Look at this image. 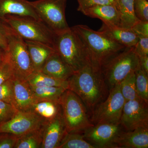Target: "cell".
<instances>
[{
	"instance_id": "obj_37",
	"label": "cell",
	"mask_w": 148,
	"mask_h": 148,
	"mask_svg": "<svg viewBox=\"0 0 148 148\" xmlns=\"http://www.w3.org/2000/svg\"><path fill=\"white\" fill-rule=\"evenodd\" d=\"M132 29L138 37H148V21H139L133 26Z\"/></svg>"
},
{
	"instance_id": "obj_6",
	"label": "cell",
	"mask_w": 148,
	"mask_h": 148,
	"mask_svg": "<svg viewBox=\"0 0 148 148\" xmlns=\"http://www.w3.org/2000/svg\"><path fill=\"white\" fill-rule=\"evenodd\" d=\"M1 21L25 40L44 43L54 48L55 34L42 21L13 15H6Z\"/></svg>"
},
{
	"instance_id": "obj_20",
	"label": "cell",
	"mask_w": 148,
	"mask_h": 148,
	"mask_svg": "<svg viewBox=\"0 0 148 148\" xmlns=\"http://www.w3.org/2000/svg\"><path fill=\"white\" fill-rule=\"evenodd\" d=\"M24 40L35 71H40L47 58L55 52V49L44 43Z\"/></svg>"
},
{
	"instance_id": "obj_35",
	"label": "cell",
	"mask_w": 148,
	"mask_h": 148,
	"mask_svg": "<svg viewBox=\"0 0 148 148\" xmlns=\"http://www.w3.org/2000/svg\"><path fill=\"white\" fill-rule=\"evenodd\" d=\"M139 40L134 47L135 53L140 56H148V37L138 36Z\"/></svg>"
},
{
	"instance_id": "obj_40",
	"label": "cell",
	"mask_w": 148,
	"mask_h": 148,
	"mask_svg": "<svg viewBox=\"0 0 148 148\" xmlns=\"http://www.w3.org/2000/svg\"><path fill=\"white\" fill-rule=\"evenodd\" d=\"M114 1L116 3V5L117 3L118 0H114Z\"/></svg>"
},
{
	"instance_id": "obj_14",
	"label": "cell",
	"mask_w": 148,
	"mask_h": 148,
	"mask_svg": "<svg viewBox=\"0 0 148 148\" xmlns=\"http://www.w3.org/2000/svg\"><path fill=\"white\" fill-rule=\"evenodd\" d=\"M37 102L32 88L27 81L13 79V97L11 105L18 111H31Z\"/></svg>"
},
{
	"instance_id": "obj_32",
	"label": "cell",
	"mask_w": 148,
	"mask_h": 148,
	"mask_svg": "<svg viewBox=\"0 0 148 148\" xmlns=\"http://www.w3.org/2000/svg\"><path fill=\"white\" fill-rule=\"evenodd\" d=\"M13 78L0 85V101L11 104L13 97Z\"/></svg>"
},
{
	"instance_id": "obj_15",
	"label": "cell",
	"mask_w": 148,
	"mask_h": 148,
	"mask_svg": "<svg viewBox=\"0 0 148 148\" xmlns=\"http://www.w3.org/2000/svg\"><path fill=\"white\" fill-rule=\"evenodd\" d=\"M115 148H148V127L123 130L114 141Z\"/></svg>"
},
{
	"instance_id": "obj_30",
	"label": "cell",
	"mask_w": 148,
	"mask_h": 148,
	"mask_svg": "<svg viewBox=\"0 0 148 148\" xmlns=\"http://www.w3.org/2000/svg\"><path fill=\"white\" fill-rule=\"evenodd\" d=\"M17 111L11 104L0 101V125L10 120Z\"/></svg>"
},
{
	"instance_id": "obj_16",
	"label": "cell",
	"mask_w": 148,
	"mask_h": 148,
	"mask_svg": "<svg viewBox=\"0 0 148 148\" xmlns=\"http://www.w3.org/2000/svg\"><path fill=\"white\" fill-rule=\"evenodd\" d=\"M40 71L64 81H68L74 74L69 65L56 51L47 58Z\"/></svg>"
},
{
	"instance_id": "obj_29",
	"label": "cell",
	"mask_w": 148,
	"mask_h": 148,
	"mask_svg": "<svg viewBox=\"0 0 148 148\" xmlns=\"http://www.w3.org/2000/svg\"><path fill=\"white\" fill-rule=\"evenodd\" d=\"M14 77L13 66L6 52L5 57L0 61V85Z\"/></svg>"
},
{
	"instance_id": "obj_36",
	"label": "cell",
	"mask_w": 148,
	"mask_h": 148,
	"mask_svg": "<svg viewBox=\"0 0 148 148\" xmlns=\"http://www.w3.org/2000/svg\"><path fill=\"white\" fill-rule=\"evenodd\" d=\"M11 30V28L7 24L0 20V47L6 51L8 48V37Z\"/></svg>"
},
{
	"instance_id": "obj_26",
	"label": "cell",
	"mask_w": 148,
	"mask_h": 148,
	"mask_svg": "<svg viewBox=\"0 0 148 148\" xmlns=\"http://www.w3.org/2000/svg\"><path fill=\"white\" fill-rule=\"evenodd\" d=\"M82 132H66L58 148H95L84 139Z\"/></svg>"
},
{
	"instance_id": "obj_38",
	"label": "cell",
	"mask_w": 148,
	"mask_h": 148,
	"mask_svg": "<svg viewBox=\"0 0 148 148\" xmlns=\"http://www.w3.org/2000/svg\"><path fill=\"white\" fill-rule=\"evenodd\" d=\"M140 69L148 75V56L139 57Z\"/></svg>"
},
{
	"instance_id": "obj_21",
	"label": "cell",
	"mask_w": 148,
	"mask_h": 148,
	"mask_svg": "<svg viewBox=\"0 0 148 148\" xmlns=\"http://www.w3.org/2000/svg\"><path fill=\"white\" fill-rule=\"evenodd\" d=\"M134 0H118L116 7L120 18V27L132 29L139 21L135 15Z\"/></svg>"
},
{
	"instance_id": "obj_22",
	"label": "cell",
	"mask_w": 148,
	"mask_h": 148,
	"mask_svg": "<svg viewBox=\"0 0 148 148\" xmlns=\"http://www.w3.org/2000/svg\"><path fill=\"white\" fill-rule=\"evenodd\" d=\"M32 87H44L56 86L68 89V81H64L52 77L41 71H35L27 79Z\"/></svg>"
},
{
	"instance_id": "obj_4",
	"label": "cell",
	"mask_w": 148,
	"mask_h": 148,
	"mask_svg": "<svg viewBox=\"0 0 148 148\" xmlns=\"http://www.w3.org/2000/svg\"><path fill=\"white\" fill-rule=\"evenodd\" d=\"M59 104L67 132H83L94 125L81 99L72 90L67 89L64 91Z\"/></svg>"
},
{
	"instance_id": "obj_5",
	"label": "cell",
	"mask_w": 148,
	"mask_h": 148,
	"mask_svg": "<svg viewBox=\"0 0 148 148\" xmlns=\"http://www.w3.org/2000/svg\"><path fill=\"white\" fill-rule=\"evenodd\" d=\"M140 68V60L134 47H126L101 66V70L110 90Z\"/></svg>"
},
{
	"instance_id": "obj_12",
	"label": "cell",
	"mask_w": 148,
	"mask_h": 148,
	"mask_svg": "<svg viewBox=\"0 0 148 148\" xmlns=\"http://www.w3.org/2000/svg\"><path fill=\"white\" fill-rule=\"evenodd\" d=\"M123 130L120 123H98L86 129L83 135L95 148H115V140Z\"/></svg>"
},
{
	"instance_id": "obj_3",
	"label": "cell",
	"mask_w": 148,
	"mask_h": 148,
	"mask_svg": "<svg viewBox=\"0 0 148 148\" xmlns=\"http://www.w3.org/2000/svg\"><path fill=\"white\" fill-rule=\"evenodd\" d=\"M53 47L74 73L92 62L87 48L71 27L65 32L55 34Z\"/></svg>"
},
{
	"instance_id": "obj_1",
	"label": "cell",
	"mask_w": 148,
	"mask_h": 148,
	"mask_svg": "<svg viewBox=\"0 0 148 148\" xmlns=\"http://www.w3.org/2000/svg\"><path fill=\"white\" fill-rule=\"evenodd\" d=\"M68 81V89L79 97L90 113L108 95L110 90L101 67L92 62L74 73Z\"/></svg>"
},
{
	"instance_id": "obj_9",
	"label": "cell",
	"mask_w": 148,
	"mask_h": 148,
	"mask_svg": "<svg viewBox=\"0 0 148 148\" xmlns=\"http://www.w3.org/2000/svg\"><path fill=\"white\" fill-rule=\"evenodd\" d=\"M125 102L121 91L119 83L110 89L106 100L96 106L91 112L90 121L93 125L120 123Z\"/></svg>"
},
{
	"instance_id": "obj_25",
	"label": "cell",
	"mask_w": 148,
	"mask_h": 148,
	"mask_svg": "<svg viewBox=\"0 0 148 148\" xmlns=\"http://www.w3.org/2000/svg\"><path fill=\"white\" fill-rule=\"evenodd\" d=\"M42 126L39 129L18 137L14 148H41Z\"/></svg>"
},
{
	"instance_id": "obj_10",
	"label": "cell",
	"mask_w": 148,
	"mask_h": 148,
	"mask_svg": "<svg viewBox=\"0 0 148 148\" xmlns=\"http://www.w3.org/2000/svg\"><path fill=\"white\" fill-rule=\"evenodd\" d=\"M148 103L139 98L125 103L120 123L125 131L148 127Z\"/></svg>"
},
{
	"instance_id": "obj_18",
	"label": "cell",
	"mask_w": 148,
	"mask_h": 148,
	"mask_svg": "<svg viewBox=\"0 0 148 148\" xmlns=\"http://www.w3.org/2000/svg\"><path fill=\"white\" fill-rule=\"evenodd\" d=\"M82 13L91 18L101 19L108 27H120V18L116 6L114 4L102 5L92 7Z\"/></svg>"
},
{
	"instance_id": "obj_17",
	"label": "cell",
	"mask_w": 148,
	"mask_h": 148,
	"mask_svg": "<svg viewBox=\"0 0 148 148\" xmlns=\"http://www.w3.org/2000/svg\"><path fill=\"white\" fill-rule=\"evenodd\" d=\"M7 15L29 16L41 21L27 0H0V20Z\"/></svg>"
},
{
	"instance_id": "obj_39",
	"label": "cell",
	"mask_w": 148,
	"mask_h": 148,
	"mask_svg": "<svg viewBox=\"0 0 148 148\" xmlns=\"http://www.w3.org/2000/svg\"><path fill=\"white\" fill-rule=\"evenodd\" d=\"M6 55V51L0 47V61L4 58Z\"/></svg>"
},
{
	"instance_id": "obj_19",
	"label": "cell",
	"mask_w": 148,
	"mask_h": 148,
	"mask_svg": "<svg viewBox=\"0 0 148 148\" xmlns=\"http://www.w3.org/2000/svg\"><path fill=\"white\" fill-rule=\"evenodd\" d=\"M115 42L125 48L135 47L139 38L132 29L117 27H108L103 24L98 30Z\"/></svg>"
},
{
	"instance_id": "obj_28",
	"label": "cell",
	"mask_w": 148,
	"mask_h": 148,
	"mask_svg": "<svg viewBox=\"0 0 148 148\" xmlns=\"http://www.w3.org/2000/svg\"><path fill=\"white\" fill-rule=\"evenodd\" d=\"M135 86L138 97L148 103V75L140 68L135 71Z\"/></svg>"
},
{
	"instance_id": "obj_34",
	"label": "cell",
	"mask_w": 148,
	"mask_h": 148,
	"mask_svg": "<svg viewBox=\"0 0 148 148\" xmlns=\"http://www.w3.org/2000/svg\"><path fill=\"white\" fill-rule=\"evenodd\" d=\"M18 137L13 134L0 132V148H13Z\"/></svg>"
},
{
	"instance_id": "obj_2",
	"label": "cell",
	"mask_w": 148,
	"mask_h": 148,
	"mask_svg": "<svg viewBox=\"0 0 148 148\" xmlns=\"http://www.w3.org/2000/svg\"><path fill=\"white\" fill-rule=\"evenodd\" d=\"M87 48L92 63L99 67L125 48L115 42L100 31H95L85 25L71 27Z\"/></svg>"
},
{
	"instance_id": "obj_11",
	"label": "cell",
	"mask_w": 148,
	"mask_h": 148,
	"mask_svg": "<svg viewBox=\"0 0 148 148\" xmlns=\"http://www.w3.org/2000/svg\"><path fill=\"white\" fill-rule=\"evenodd\" d=\"M45 121L32 111H17L10 120L0 125V132L20 137L41 128Z\"/></svg>"
},
{
	"instance_id": "obj_24",
	"label": "cell",
	"mask_w": 148,
	"mask_h": 148,
	"mask_svg": "<svg viewBox=\"0 0 148 148\" xmlns=\"http://www.w3.org/2000/svg\"><path fill=\"white\" fill-rule=\"evenodd\" d=\"M61 109L58 102L42 101L35 103L31 111L46 121L54 118Z\"/></svg>"
},
{
	"instance_id": "obj_27",
	"label": "cell",
	"mask_w": 148,
	"mask_h": 148,
	"mask_svg": "<svg viewBox=\"0 0 148 148\" xmlns=\"http://www.w3.org/2000/svg\"><path fill=\"white\" fill-rule=\"evenodd\" d=\"M120 90L125 102L140 98L135 86V72H132L120 83Z\"/></svg>"
},
{
	"instance_id": "obj_23",
	"label": "cell",
	"mask_w": 148,
	"mask_h": 148,
	"mask_svg": "<svg viewBox=\"0 0 148 148\" xmlns=\"http://www.w3.org/2000/svg\"><path fill=\"white\" fill-rule=\"evenodd\" d=\"M31 88L37 102L51 101L59 103V99L61 95L67 89L64 87L56 86L44 87L31 86Z\"/></svg>"
},
{
	"instance_id": "obj_8",
	"label": "cell",
	"mask_w": 148,
	"mask_h": 148,
	"mask_svg": "<svg viewBox=\"0 0 148 148\" xmlns=\"http://www.w3.org/2000/svg\"><path fill=\"white\" fill-rule=\"evenodd\" d=\"M8 38L6 52L12 63L15 77L27 81L35 70L25 40L12 29Z\"/></svg>"
},
{
	"instance_id": "obj_33",
	"label": "cell",
	"mask_w": 148,
	"mask_h": 148,
	"mask_svg": "<svg viewBox=\"0 0 148 148\" xmlns=\"http://www.w3.org/2000/svg\"><path fill=\"white\" fill-rule=\"evenodd\" d=\"M77 2L78 6L77 10L82 13L86 9L96 5L107 4L116 5L114 0H77Z\"/></svg>"
},
{
	"instance_id": "obj_7",
	"label": "cell",
	"mask_w": 148,
	"mask_h": 148,
	"mask_svg": "<svg viewBox=\"0 0 148 148\" xmlns=\"http://www.w3.org/2000/svg\"><path fill=\"white\" fill-rule=\"evenodd\" d=\"M29 1L41 21L56 34L70 29L65 15L67 0H36Z\"/></svg>"
},
{
	"instance_id": "obj_13",
	"label": "cell",
	"mask_w": 148,
	"mask_h": 148,
	"mask_svg": "<svg viewBox=\"0 0 148 148\" xmlns=\"http://www.w3.org/2000/svg\"><path fill=\"white\" fill-rule=\"evenodd\" d=\"M42 130L41 148H58L67 132L61 109L54 118L45 122Z\"/></svg>"
},
{
	"instance_id": "obj_31",
	"label": "cell",
	"mask_w": 148,
	"mask_h": 148,
	"mask_svg": "<svg viewBox=\"0 0 148 148\" xmlns=\"http://www.w3.org/2000/svg\"><path fill=\"white\" fill-rule=\"evenodd\" d=\"M134 12L139 21H148V0H134Z\"/></svg>"
}]
</instances>
